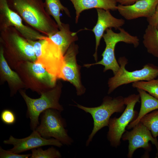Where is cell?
Segmentation results:
<instances>
[{"label":"cell","mask_w":158,"mask_h":158,"mask_svg":"<svg viewBox=\"0 0 158 158\" xmlns=\"http://www.w3.org/2000/svg\"><path fill=\"white\" fill-rule=\"evenodd\" d=\"M31 158H60V152L53 147L43 150L40 147L31 150Z\"/></svg>","instance_id":"obj_25"},{"label":"cell","mask_w":158,"mask_h":158,"mask_svg":"<svg viewBox=\"0 0 158 158\" xmlns=\"http://www.w3.org/2000/svg\"><path fill=\"white\" fill-rule=\"evenodd\" d=\"M26 67L30 74L39 82L53 87L57 78L49 73L40 63L35 62L27 61Z\"/></svg>","instance_id":"obj_19"},{"label":"cell","mask_w":158,"mask_h":158,"mask_svg":"<svg viewBox=\"0 0 158 158\" xmlns=\"http://www.w3.org/2000/svg\"><path fill=\"white\" fill-rule=\"evenodd\" d=\"M139 0H117L119 4L123 5H129L133 4Z\"/></svg>","instance_id":"obj_29"},{"label":"cell","mask_w":158,"mask_h":158,"mask_svg":"<svg viewBox=\"0 0 158 158\" xmlns=\"http://www.w3.org/2000/svg\"><path fill=\"white\" fill-rule=\"evenodd\" d=\"M78 46L73 42L64 55L61 79L73 84L75 88L77 95L80 96L84 94L86 89L82 84L80 67L77 62L76 56L78 53Z\"/></svg>","instance_id":"obj_12"},{"label":"cell","mask_w":158,"mask_h":158,"mask_svg":"<svg viewBox=\"0 0 158 158\" xmlns=\"http://www.w3.org/2000/svg\"><path fill=\"white\" fill-rule=\"evenodd\" d=\"M132 86L145 91L158 99V79L136 82L132 83Z\"/></svg>","instance_id":"obj_24"},{"label":"cell","mask_w":158,"mask_h":158,"mask_svg":"<svg viewBox=\"0 0 158 158\" xmlns=\"http://www.w3.org/2000/svg\"><path fill=\"white\" fill-rule=\"evenodd\" d=\"M118 62L120 66L118 71L108 80V94L121 85L137 81H149L158 76V67L152 64H147L141 69L130 71L125 68L128 60L125 57L119 58Z\"/></svg>","instance_id":"obj_7"},{"label":"cell","mask_w":158,"mask_h":158,"mask_svg":"<svg viewBox=\"0 0 158 158\" xmlns=\"http://www.w3.org/2000/svg\"><path fill=\"white\" fill-rule=\"evenodd\" d=\"M143 38V43L147 52L158 58V30L148 24Z\"/></svg>","instance_id":"obj_20"},{"label":"cell","mask_w":158,"mask_h":158,"mask_svg":"<svg viewBox=\"0 0 158 158\" xmlns=\"http://www.w3.org/2000/svg\"><path fill=\"white\" fill-rule=\"evenodd\" d=\"M61 93L60 87H56L46 92H41L40 97L37 99L32 98L24 91L20 92L27 105L26 116L30 120V126L32 130H35L39 124V116L46 110L52 109L61 112L63 110V107L59 102Z\"/></svg>","instance_id":"obj_5"},{"label":"cell","mask_w":158,"mask_h":158,"mask_svg":"<svg viewBox=\"0 0 158 158\" xmlns=\"http://www.w3.org/2000/svg\"><path fill=\"white\" fill-rule=\"evenodd\" d=\"M1 121L5 124L11 125L14 123L16 118L14 113L11 110L6 109L1 112Z\"/></svg>","instance_id":"obj_26"},{"label":"cell","mask_w":158,"mask_h":158,"mask_svg":"<svg viewBox=\"0 0 158 158\" xmlns=\"http://www.w3.org/2000/svg\"><path fill=\"white\" fill-rule=\"evenodd\" d=\"M0 67L3 76L8 81L15 84H19L22 83V81L18 74L12 71L8 64L1 45L0 48Z\"/></svg>","instance_id":"obj_22"},{"label":"cell","mask_w":158,"mask_h":158,"mask_svg":"<svg viewBox=\"0 0 158 158\" xmlns=\"http://www.w3.org/2000/svg\"><path fill=\"white\" fill-rule=\"evenodd\" d=\"M31 154H20L8 150H5L0 147V158H28Z\"/></svg>","instance_id":"obj_27"},{"label":"cell","mask_w":158,"mask_h":158,"mask_svg":"<svg viewBox=\"0 0 158 158\" xmlns=\"http://www.w3.org/2000/svg\"><path fill=\"white\" fill-rule=\"evenodd\" d=\"M27 40L33 47L36 57L35 62L41 64L57 79H61L64 55L59 47L48 36L38 40Z\"/></svg>","instance_id":"obj_3"},{"label":"cell","mask_w":158,"mask_h":158,"mask_svg":"<svg viewBox=\"0 0 158 158\" xmlns=\"http://www.w3.org/2000/svg\"><path fill=\"white\" fill-rule=\"evenodd\" d=\"M12 27L27 40H37L47 36L25 25L17 13L9 7L7 0H0V30Z\"/></svg>","instance_id":"obj_10"},{"label":"cell","mask_w":158,"mask_h":158,"mask_svg":"<svg viewBox=\"0 0 158 158\" xmlns=\"http://www.w3.org/2000/svg\"><path fill=\"white\" fill-rule=\"evenodd\" d=\"M48 37L59 47L64 55L71 44L78 40L77 33L71 31L69 25L63 23L59 31Z\"/></svg>","instance_id":"obj_17"},{"label":"cell","mask_w":158,"mask_h":158,"mask_svg":"<svg viewBox=\"0 0 158 158\" xmlns=\"http://www.w3.org/2000/svg\"><path fill=\"white\" fill-rule=\"evenodd\" d=\"M140 122L150 131L154 138L158 137V109L145 115Z\"/></svg>","instance_id":"obj_23"},{"label":"cell","mask_w":158,"mask_h":158,"mask_svg":"<svg viewBox=\"0 0 158 158\" xmlns=\"http://www.w3.org/2000/svg\"><path fill=\"white\" fill-rule=\"evenodd\" d=\"M75 10V22H78L80 13L85 10L101 8L114 11L117 10V0H69Z\"/></svg>","instance_id":"obj_16"},{"label":"cell","mask_w":158,"mask_h":158,"mask_svg":"<svg viewBox=\"0 0 158 158\" xmlns=\"http://www.w3.org/2000/svg\"><path fill=\"white\" fill-rule=\"evenodd\" d=\"M147 20L149 25L158 30V3L153 14L150 17L147 18Z\"/></svg>","instance_id":"obj_28"},{"label":"cell","mask_w":158,"mask_h":158,"mask_svg":"<svg viewBox=\"0 0 158 158\" xmlns=\"http://www.w3.org/2000/svg\"><path fill=\"white\" fill-rule=\"evenodd\" d=\"M44 4L46 11L54 18L59 29L63 23L61 20L60 12L63 11L70 16L68 10L62 4L60 0H45Z\"/></svg>","instance_id":"obj_21"},{"label":"cell","mask_w":158,"mask_h":158,"mask_svg":"<svg viewBox=\"0 0 158 158\" xmlns=\"http://www.w3.org/2000/svg\"><path fill=\"white\" fill-rule=\"evenodd\" d=\"M74 106L90 114L93 120V127L86 142L88 146L96 133L102 128L108 126L111 116L115 113H121L125 108L124 97L119 96L112 98L106 96L102 104L95 107H87L76 103Z\"/></svg>","instance_id":"obj_2"},{"label":"cell","mask_w":158,"mask_h":158,"mask_svg":"<svg viewBox=\"0 0 158 158\" xmlns=\"http://www.w3.org/2000/svg\"><path fill=\"white\" fill-rule=\"evenodd\" d=\"M0 31V42L10 54L27 61H36L33 46L15 28L11 27Z\"/></svg>","instance_id":"obj_9"},{"label":"cell","mask_w":158,"mask_h":158,"mask_svg":"<svg viewBox=\"0 0 158 158\" xmlns=\"http://www.w3.org/2000/svg\"><path fill=\"white\" fill-rule=\"evenodd\" d=\"M3 142L5 144L12 145L13 147L8 150L17 154L43 146L53 145L61 147L63 145L55 138H44L35 130H33L29 136L23 138H16L11 135L8 139Z\"/></svg>","instance_id":"obj_13"},{"label":"cell","mask_w":158,"mask_h":158,"mask_svg":"<svg viewBox=\"0 0 158 158\" xmlns=\"http://www.w3.org/2000/svg\"><path fill=\"white\" fill-rule=\"evenodd\" d=\"M140 98L139 94H133L124 97L126 107L122 115L118 118H110L107 138L111 146L116 148L120 145L122 136L126 130V128L137 117V112L134 107L137 103L139 102Z\"/></svg>","instance_id":"obj_8"},{"label":"cell","mask_w":158,"mask_h":158,"mask_svg":"<svg viewBox=\"0 0 158 158\" xmlns=\"http://www.w3.org/2000/svg\"><path fill=\"white\" fill-rule=\"evenodd\" d=\"M118 33L114 32L111 28L106 30L103 37L106 44L104 50L102 54V59L95 63L84 64V66L89 67L97 64L104 66V72L108 70H111L115 74L118 71L120 66L115 56V49L116 45L120 42L133 45L136 48L139 45V40L137 36H133L126 31L124 29L120 28Z\"/></svg>","instance_id":"obj_4"},{"label":"cell","mask_w":158,"mask_h":158,"mask_svg":"<svg viewBox=\"0 0 158 158\" xmlns=\"http://www.w3.org/2000/svg\"><path fill=\"white\" fill-rule=\"evenodd\" d=\"M158 0H139L133 4L123 5L119 4L117 10L127 20L144 17L147 18L154 13Z\"/></svg>","instance_id":"obj_15"},{"label":"cell","mask_w":158,"mask_h":158,"mask_svg":"<svg viewBox=\"0 0 158 158\" xmlns=\"http://www.w3.org/2000/svg\"><path fill=\"white\" fill-rule=\"evenodd\" d=\"M97 13V20L95 25L92 30L95 38V52L93 56L96 61L97 60V50L101 38L104 32L108 28H114L118 30L125 23L122 18H117L113 16L110 10L103 9H96Z\"/></svg>","instance_id":"obj_14"},{"label":"cell","mask_w":158,"mask_h":158,"mask_svg":"<svg viewBox=\"0 0 158 158\" xmlns=\"http://www.w3.org/2000/svg\"><path fill=\"white\" fill-rule=\"evenodd\" d=\"M61 112L55 109H47L41 113L40 122L35 129L40 135L46 139L53 138L63 145H71L74 142L68 135L66 120Z\"/></svg>","instance_id":"obj_6"},{"label":"cell","mask_w":158,"mask_h":158,"mask_svg":"<svg viewBox=\"0 0 158 158\" xmlns=\"http://www.w3.org/2000/svg\"><path fill=\"white\" fill-rule=\"evenodd\" d=\"M133 128L130 131L126 130L121 137L123 140L128 141V157L132 158L134 152L139 148H142L148 152L150 151L152 148L149 143L150 141L155 146L156 156H158V141L150 131L140 122Z\"/></svg>","instance_id":"obj_11"},{"label":"cell","mask_w":158,"mask_h":158,"mask_svg":"<svg viewBox=\"0 0 158 158\" xmlns=\"http://www.w3.org/2000/svg\"><path fill=\"white\" fill-rule=\"evenodd\" d=\"M137 89L141 100L140 108L137 117L127 126L126 128L128 129L134 127L145 115L158 109V99L142 89Z\"/></svg>","instance_id":"obj_18"},{"label":"cell","mask_w":158,"mask_h":158,"mask_svg":"<svg viewBox=\"0 0 158 158\" xmlns=\"http://www.w3.org/2000/svg\"><path fill=\"white\" fill-rule=\"evenodd\" d=\"M10 8L27 24L46 36L59 30V27L46 11L42 0H7Z\"/></svg>","instance_id":"obj_1"}]
</instances>
